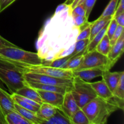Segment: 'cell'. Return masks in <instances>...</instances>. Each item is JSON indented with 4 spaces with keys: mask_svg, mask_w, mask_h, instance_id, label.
<instances>
[{
    "mask_svg": "<svg viewBox=\"0 0 124 124\" xmlns=\"http://www.w3.org/2000/svg\"><path fill=\"white\" fill-rule=\"evenodd\" d=\"M71 6L59 5L39 31L36 47L45 61H52L73 52L79 28L74 23Z\"/></svg>",
    "mask_w": 124,
    "mask_h": 124,
    "instance_id": "cell-1",
    "label": "cell"
},
{
    "mask_svg": "<svg viewBox=\"0 0 124 124\" xmlns=\"http://www.w3.org/2000/svg\"><path fill=\"white\" fill-rule=\"evenodd\" d=\"M81 109L88 117L90 124H105L111 114L119 108L108 99L97 96Z\"/></svg>",
    "mask_w": 124,
    "mask_h": 124,
    "instance_id": "cell-2",
    "label": "cell"
},
{
    "mask_svg": "<svg viewBox=\"0 0 124 124\" xmlns=\"http://www.w3.org/2000/svg\"><path fill=\"white\" fill-rule=\"evenodd\" d=\"M0 79L11 94L26 85L23 71L16 65L8 62L0 61Z\"/></svg>",
    "mask_w": 124,
    "mask_h": 124,
    "instance_id": "cell-3",
    "label": "cell"
},
{
    "mask_svg": "<svg viewBox=\"0 0 124 124\" xmlns=\"http://www.w3.org/2000/svg\"><path fill=\"white\" fill-rule=\"evenodd\" d=\"M71 92L80 108H82L86 104L98 96L92 88L90 82L84 81L77 76H73Z\"/></svg>",
    "mask_w": 124,
    "mask_h": 124,
    "instance_id": "cell-4",
    "label": "cell"
},
{
    "mask_svg": "<svg viewBox=\"0 0 124 124\" xmlns=\"http://www.w3.org/2000/svg\"><path fill=\"white\" fill-rule=\"evenodd\" d=\"M0 54L10 59L29 65H42L44 60L37 53L24 50L18 47L0 48Z\"/></svg>",
    "mask_w": 124,
    "mask_h": 124,
    "instance_id": "cell-5",
    "label": "cell"
},
{
    "mask_svg": "<svg viewBox=\"0 0 124 124\" xmlns=\"http://www.w3.org/2000/svg\"><path fill=\"white\" fill-rule=\"evenodd\" d=\"M23 72H30L34 73L42 74L57 78H72L73 70L61 68L46 66L43 65H29L23 64L16 65Z\"/></svg>",
    "mask_w": 124,
    "mask_h": 124,
    "instance_id": "cell-6",
    "label": "cell"
},
{
    "mask_svg": "<svg viewBox=\"0 0 124 124\" xmlns=\"http://www.w3.org/2000/svg\"><path fill=\"white\" fill-rule=\"evenodd\" d=\"M23 73H24L25 81H26L69 87V88H71L73 86V77L57 78L30 72H23Z\"/></svg>",
    "mask_w": 124,
    "mask_h": 124,
    "instance_id": "cell-7",
    "label": "cell"
},
{
    "mask_svg": "<svg viewBox=\"0 0 124 124\" xmlns=\"http://www.w3.org/2000/svg\"><path fill=\"white\" fill-rule=\"evenodd\" d=\"M97 67L102 68L105 70L111 69L107 56L104 55L94 50L84 54L83 61L81 64L73 71Z\"/></svg>",
    "mask_w": 124,
    "mask_h": 124,
    "instance_id": "cell-8",
    "label": "cell"
},
{
    "mask_svg": "<svg viewBox=\"0 0 124 124\" xmlns=\"http://www.w3.org/2000/svg\"><path fill=\"white\" fill-rule=\"evenodd\" d=\"M124 51V31L121 34L118 39L116 41L115 44L113 45L111 50L107 54V57L109 60L110 68L116 64L119 60Z\"/></svg>",
    "mask_w": 124,
    "mask_h": 124,
    "instance_id": "cell-9",
    "label": "cell"
},
{
    "mask_svg": "<svg viewBox=\"0 0 124 124\" xmlns=\"http://www.w3.org/2000/svg\"><path fill=\"white\" fill-rule=\"evenodd\" d=\"M42 102L47 103L60 108L64 100V94L57 92L36 90Z\"/></svg>",
    "mask_w": 124,
    "mask_h": 124,
    "instance_id": "cell-10",
    "label": "cell"
},
{
    "mask_svg": "<svg viewBox=\"0 0 124 124\" xmlns=\"http://www.w3.org/2000/svg\"><path fill=\"white\" fill-rule=\"evenodd\" d=\"M60 109L69 117L70 120L73 115L80 109L71 93V89L67 91L64 94V100Z\"/></svg>",
    "mask_w": 124,
    "mask_h": 124,
    "instance_id": "cell-11",
    "label": "cell"
},
{
    "mask_svg": "<svg viewBox=\"0 0 124 124\" xmlns=\"http://www.w3.org/2000/svg\"><path fill=\"white\" fill-rule=\"evenodd\" d=\"M104 70L102 68H88L73 71V76H77L84 81L89 82L93 79L102 76Z\"/></svg>",
    "mask_w": 124,
    "mask_h": 124,
    "instance_id": "cell-12",
    "label": "cell"
},
{
    "mask_svg": "<svg viewBox=\"0 0 124 124\" xmlns=\"http://www.w3.org/2000/svg\"><path fill=\"white\" fill-rule=\"evenodd\" d=\"M0 109L4 116L15 110V102L12 95L0 88Z\"/></svg>",
    "mask_w": 124,
    "mask_h": 124,
    "instance_id": "cell-13",
    "label": "cell"
},
{
    "mask_svg": "<svg viewBox=\"0 0 124 124\" xmlns=\"http://www.w3.org/2000/svg\"><path fill=\"white\" fill-rule=\"evenodd\" d=\"M110 70H104L102 75V79L105 81L109 89L113 93L119 81L121 74L123 71L111 72Z\"/></svg>",
    "mask_w": 124,
    "mask_h": 124,
    "instance_id": "cell-14",
    "label": "cell"
},
{
    "mask_svg": "<svg viewBox=\"0 0 124 124\" xmlns=\"http://www.w3.org/2000/svg\"><path fill=\"white\" fill-rule=\"evenodd\" d=\"M25 85L34 88V89L48 91V92H57V93H62L63 94H65L67 91L71 89V88H69V87L52 85L44 84L38 83V82H29V81H25Z\"/></svg>",
    "mask_w": 124,
    "mask_h": 124,
    "instance_id": "cell-15",
    "label": "cell"
},
{
    "mask_svg": "<svg viewBox=\"0 0 124 124\" xmlns=\"http://www.w3.org/2000/svg\"><path fill=\"white\" fill-rule=\"evenodd\" d=\"M90 84L98 96L103 99H108L113 95L103 79L98 82H90Z\"/></svg>",
    "mask_w": 124,
    "mask_h": 124,
    "instance_id": "cell-16",
    "label": "cell"
},
{
    "mask_svg": "<svg viewBox=\"0 0 124 124\" xmlns=\"http://www.w3.org/2000/svg\"><path fill=\"white\" fill-rule=\"evenodd\" d=\"M57 107L53 106L47 103L43 102L39 108L38 110L36 111V114L38 117L42 120L46 121L54 115L56 111ZM43 124V122H42Z\"/></svg>",
    "mask_w": 124,
    "mask_h": 124,
    "instance_id": "cell-17",
    "label": "cell"
},
{
    "mask_svg": "<svg viewBox=\"0 0 124 124\" xmlns=\"http://www.w3.org/2000/svg\"><path fill=\"white\" fill-rule=\"evenodd\" d=\"M15 109L21 114L23 117L30 121L33 124H42L43 120L38 117L36 113L22 107L18 104L15 103Z\"/></svg>",
    "mask_w": 124,
    "mask_h": 124,
    "instance_id": "cell-18",
    "label": "cell"
},
{
    "mask_svg": "<svg viewBox=\"0 0 124 124\" xmlns=\"http://www.w3.org/2000/svg\"><path fill=\"white\" fill-rule=\"evenodd\" d=\"M15 93L34 101L39 105H41L43 103L36 90L27 85L24 86L21 89L18 90Z\"/></svg>",
    "mask_w": 124,
    "mask_h": 124,
    "instance_id": "cell-19",
    "label": "cell"
},
{
    "mask_svg": "<svg viewBox=\"0 0 124 124\" xmlns=\"http://www.w3.org/2000/svg\"><path fill=\"white\" fill-rule=\"evenodd\" d=\"M45 124H71L69 117L61 110L57 108L56 113L48 119L43 121Z\"/></svg>",
    "mask_w": 124,
    "mask_h": 124,
    "instance_id": "cell-20",
    "label": "cell"
},
{
    "mask_svg": "<svg viewBox=\"0 0 124 124\" xmlns=\"http://www.w3.org/2000/svg\"><path fill=\"white\" fill-rule=\"evenodd\" d=\"M4 118L7 124H33L15 110L5 115Z\"/></svg>",
    "mask_w": 124,
    "mask_h": 124,
    "instance_id": "cell-21",
    "label": "cell"
},
{
    "mask_svg": "<svg viewBox=\"0 0 124 124\" xmlns=\"http://www.w3.org/2000/svg\"><path fill=\"white\" fill-rule=\"evenodd\" d=\"M87 53V48L83 50L81 52L76 53L73 57H71L65 64L62 66L61 69H69V70H75L82 63L84 58V54Z\"/></svg>",
    "mask_w": 124,
    "mask_h": 124,
    "instance_id": "cell-22",
    "label": "cell"
},
{
    "mask_svg": "<svg viewBox=\"0 0 124 124\" xmlns=\"http://www.w3.org/2000/svg\"><path fill=\"white\" fill-rule=\"evenodd\" d=\"M113 15L107 16L103 17V18H100L99 17L97 20L93 23L91 28V33L90 36L89 37L90 41L96 35L98 32L101 31L102 29L104 28V27L111 20V18H113Z\"/></svg>",
    "mask_w": 124,
    "mask_h": 124,
    "instance_id": "cell-23",
    "label": "cell"
},
{
    "mask_svg": "<svg viewBox=\"0 0 124 124\" xmlns=\"http://www.w3.org/2000/svg\"><path fill=\"white\" fill-rule=\"evenodd\" d=\"M110 21H109L108 23L104 27V28H103L99 32H98V33L94 36V37L90 41V42L88 43V46H87V52H91V51L94 50L96 49V47L97 45L99 44V42L101 41L102 38L104 37V36H105V34H106L108 25L109 23H110Z\"/></svg>",
    "mask_w": 124,
    "mask_h": 124,
    "instance_id": "cell-24",
    "label": "cell"
},
{
    "mask_svg": "<svg viewBox=\"0 0 124 124\" xmlns=\"http://www.w3.org/2000/svg\"><path fill=\"white\" fill-rule=\"evenodd\" d=\"M111 47H112V46L110 44V39L108 37L107 34H105V36L101 39V41L97 45L95 50L99 53H101L104 55L107 56L109 52L111 50Z\"/></svg>",
    "mask_w": 124,
    "mask_h": 124,
    "instance_id": "cell-25",
    "label": "cell"
},
{
    "mask_svg": "<svg viewBox=\"0 0 124 124\" xmlns=\"http://www.w3.org/2000/svg\"><path fill=\"white\" fill-rule=\"evenodd\" d=\"M70 121L71 124H90L88 117L81 108L73 115Z\"/></svg>",
    "mask_w": 124,
    "mask_h": 124,
    "instance_id": "cell-26",
    "label": "cell"
},
{
    "mask_svg": "<svg viewBox=\"0 0 124 124\" xmlns=\"http://www.w3.org/2000/svg\"><path fill=\"white\" fill-rule=\"evenodd\" d=\"M119 0H110L109 3L107 6L106 8H105L104 12L99 17L103 18V17L107 16L113 15L119 3Z\"/></svg>",
    "mask_w": 124,
    "mask_h": 124,
    "instance_id": "cell-27",
    "label": "cell"
},
{
    "mask_svg": "<svg viewBox=\"0 0 124 124\" xmlns=\"http://www.w3.org/2000/svg\"><path fill=\"white\" fill-rule=\"evenodd\" d=\"M114 96L119 97L122 99H124V71H122L120 78L119 81L115 90L113 92Z\"/></svg>",
    "mask_w": 124,
    "mask_h": 124,
    "instance_id": "cell-28",
    "label": "cell"
},
{
    "mask_svg": "<svg viewBox=\"0 0 124 124\" xmlns=\"http://www.w3.org/2000/svg\"><path fill=\"white\" fill-rule=\"evenodd\" d=\"M12 98H13V101H14L15 103L18 104L19 105H20L22 107L24 108H26L27 110H30V111H32L33 112L36 113V111L38 110L39 108L37 107L33 106V105H31V104H29L27 102L24 101L22 100V99H19V98H15V97L12 96Z\"/></svg>",
    "mask_w": 124,
    "mask_h": 124,
    "instance_id": "cell-29",
    "label": "cell"
},
{
    "mask_svg": "<svg viewBox=\"0 0 124 124\" xmlns=\"http://www.w3.org/2000/svg\"><path fill=\"white\" fill-rule=\"evenodd\" d=\"M89 42V38L84 39L76 41V43H75V49H74L73 52L75 53H78L82 51L83 50L85 49Z\"/></svg>",
    "mask_w": 124,
    "mask_h": 124,
    "instance_id": "cell-30",
    "label": "cell"
},
{
    "mask_svg": "<svg viewBox=\"0 0 124 124\" xmlns=\"http://www.w3.org/2000/svg\"><path fill=\"white\" fill-rule=\"evenodd\" d=\"M117 25H118V24H117L116 19H115V18L113 16V18H111V20H110L108 25L107 30V32H106L107 35L108 37L109 38L110 40L111 39L114 33H115V30H116V28H117Z\"/></svg>",
    "mask_w": 124,
    "mask_h": 124,
    "instance_id": "cell-31",
    "label": "cell"
},
{
    "mask_svg": "<svg viewBox=\"0 0 124 124\" xmlns=\"http://www.w3.org/2000/svg\"><path fill=\"white\" fill-rule=\"evenodd\" d=\"M93 23H91L90 25L87 26V27L85 28L84 29H83V30H82L81 31H80L78 35L77 36V38H76V41L84 39L89 38L90 36L91 28H92V24H93Z\"/></svg>",
    "mask_w": 124,
    "mask_h": 124,
    "instance_id": "cell-32",
    "label": "cell"
},
{
    "mask_svg": "<svg viewBox=\"0 0 124 124\" xmlns=\"http://www.w3.org/2000/svg\"><path fill=\"white\" fill-rule=\"evenodd\" d=\"M72 15H80L84 16L86 15V9L84 3L78 4L75 8H73L71 10Z\"/></svg>",
    "mask_w": 124,
    "mask_h": 124,
    "instance_id": "cell-33",
    "label": "cell"
},
{
    "mask_svg": "<svg viewBox=\"0 0 124 124\" xmlns=\"http://www.w3.org/2000/svg\"><path fill=\"white\" fill-rule=\"evenodd\" d=\"M108 99L113 104L116 105L119 109H121L122 110H124V99H122V98H120L116 96L113 95L111 98H108Z\"/></svg>",
    "mask_w": 124,
    "mask_h": 124,
    "instance_id": "cell-34",
    "label": "cell"
},
{
    "mask_svg": "<svg viewBox=\"0 0 124 124\" xmlns=\"http://www.w3.org/2000/svg\"><path fill=\"white\" fill-rule=\"evenodd\" d=\"M124 26H122V25H117V28H116V30H115V33H114L111 39L110 40V44H111V46L115 44V43L116 42V41H117V40L120 37L121 34L124 32Z\"/></svg>",
    "mask_w": 124,
    "mask_h": 124,
    "instance_id": "cell-35",
    "label": "cell"
},
{
    "mask_svg": "<svg viewBox=\"0 0 124 124\" xmlns=\"http://www.w3.org/2000/svg\"><path fill=\"white\" fill-rule=\"evenodd\" d=\"M96 1L97 0H85L83 2L86 9L85 16L87 19H88V18H89L91 12L93 10V7H94Z\"/></svg>",
    "mask_w": 124,
    "mask_h": 124,
    "instance_id": "cell-36",
    "label": "cell"
},
{
    "mask_svg": "<svg viewBox=\"0 0 124 124\" xmlns=\"http://www.w3.org/2000/svg\"><path fill=\"white\" fill-rule=\"evenodd\" d=\"M72 16L74 21V23L76 25V26H77L79 28L88 21V19L84 16L72 15Z\"/></svg>",
    "mask_w": 124,
    "mask_h": 124,
    "instance_id": "cell-37",
    "label": "cell"
},
{
    "mask_svg": "<svg viewBox=\"0 0 124 124\" xmlns=\"http://www.w3.org/2000/svg\"><path fill=\"white\" fill-rule=\"evenodd\" d=\"M123 12H124V0H119L116 10L113 15V17L116 16Z\"/></svg>",
    "mask_w": 124,
    "mask_h": 124,
    "instance_id": "cell-38",
    "label": "cell"
},
{
    "mask_svg": "<svg viewBox=\"0 0 124 124\" xmlns=\"http://www.w3.org/2000/svg\"><path fill=\"white\" fill-rule=\"evenodd\" d=\"M8 47H17V46L12 44L10 41L6 40V39H4L0 35V48Z\"/></svg>",
    "mask_w": 124,
    "mask_h": 124,
    "instance_id": "cell-39",
    "label": "cell"
},
{
    "mask_svg": "<svg viewBox=\"0 0 124 124\" xmlns=\"http://www.w3.org/2000/svg\"><path fill=\"white\" fill-rule=\"evenodd\" d=\"M114 18L116 19L118 25H122V26L124 27V12L114 17Z\"/></svg>",
    "mask_w": 124,
    "mask_h": 124,
    "instance_id": "cell-40",
    "label": "cell"
},
{
    "mask_svg": "<svg viewBox=\"0 0 124 124\" xmlns=\"http://www.w3.org/2000/svg\"><path fill=\"white\" fill-rule=\"evenodd\" d=\"M80 1H81V0H67L65 2V3L70 5L73 9V8H75V7L78 4V3Z\"/></svg>",
    "mask_w": 124,
    "mask_h": 124,
    "instance_id": "cell-41",
    "label": "cell"
},
{
    "mask_svg": "<svg viewBox=\"0 0 124 124\" xmlns=\"http://www.w3.org/2000/svg\"><path fill=\"white\" fill-rule=\"evenodd\" d=\"M8 0H0V13L4 10V6Z\"/></svg>",
    "mask_w": 124,
    "mask_h": 124,
    "instance_id": "cell-42",
    "label": "cell"
},
{
    "mask_svg": "<svg viewBox=\"0 0 124 124\" xmlns=\"http://www.w3.org/2000/svg\"><path fill=\"white\" fill-rule=\"evenodd\" d=\"M0 124H7L6 120H5L4 116L3 115L2 113L1 112V109H0Z\"/></svg>",
    "mask_w": 124,
    "mask_h": 124,
    "instance_id": "cell-43",
    "label": "cell"
},
{
    "mask_svg": "<svg viewBox=\"0 0 124 124\" xmlns=\"http://www.w3.org/2000/svg\"><path fill=\"white\" fill-rule=\"evenodd\" d=\"M0 61H4V62H12V59H10L8 58H6L5 56H4L3 55L0 54Z\"/></svg>",
    "mask_w": 124,
    "mask_h": 124,
    "instance_id": "cell-44",
    "label": "cell"
},
{
    "mask_svg": "<svg viewBox=\"0 0 124 124\" xmlns=\"http://www.w3.org/2000/svg\"><path fill=\"white\" fill-rule=\"evenodd\" d=\"M0 88H2V89L6 91V92H8V88H6V87H5V84H4V82H2V81H1V79H0Z\"/></svg>",
    "mask_w": 124,
    "mask_h": 124,
    "instance_id": "cell-45",
    "label": "cell"
},
{
    "mask_svg": "<svg viewBox=\"0 0 124 124\" xmlns=\"http://www.w3.org/2000/svg\"><path fill=\"white\" fill-rule=\"evenodd\" d=\"M16 0H8V1L7 2V3L6 4V5H5L4 9H6V8H7V7H8L9 6H10V5L12 4L13 2H14Z\"/></svg>",
    "mask_w": 124,
    "mask_h": 124,
    "instance_id": "cell-46",
    "label": "cell"
}]
</instances>
